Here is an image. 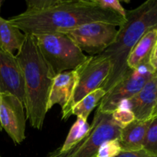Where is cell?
Instances as JSON below:
<instances>
[{
	"label": "cell",
	"mask_w": 157,
	"mask_h": 157,
	"mask_svg": "<svg viewBox=\"0 0 157 157\" xmlns=\"http://www.w3.org/2000/svg\"><path fill=\"white\" fill-rule=\"evenodd\" d=\"M155 117H157V104H156V107H155L154 110H153V114H152V119H153V118H155Z\"/></svg>",
	"instance_id": "cell-24"
},
{
	"label": "cell",
	"mask_w": 157,
	"mask_h": 157,
	"mask_svg": "<svg viewBox=\"0 0 157 157\" xmlns=\"http://www.w3.org/2000/svg\"><path fill=\"white\" fill-rule=\"evenodd\" d=\"M95 2L103 9L115 12L123 18H126L127 10L124 9L119 0H95Z\"/></svg>",
	"instance_id": "cell-21"
},
{
	"label": "cell",
	"mask_w": 157,
	"mask_h": 157,
	"mask_svg": "<svg viewBox=\"0 0 157 157\" xmlns=\"http://www.w3.org/2000/svg\"><path fill=\"white\" fill-rule=\"evenodd\" d=\"M149 63L157 75V41L155 43L154 46L150 52V56H149Z\"/></svg>",
	"instance_id": "cell-23"
},
{
	"label": "cell",
	"mask_w": 157,
	"mask_h": 157,
	"mask_svg": "<svg viewBox=\"0 0 157 157\" xmlns=\"http://www.w3.org/2000/svg\"><path fill=\"white\" fill-rule=\"evenodd\" d=\"M0 93H9L24 104V81L16 56L0 49Z\"/></svg>",
	"instance_id": "cell-10"
},
{
	"label": "cell",
	"mask_w": 157,
	"mask_h": 157,
	"mask_svg": "<svg viewBox=\"0 0 157 157\" xmlns=\"http://www.w3.org/2000/svg\"><path fill=\"white\" fill-rule=\"evenodd\" d=\"M121 127L113 121L111 113L95 110L88 134L68 150L61 152L58 148L45 157H96L98 149L107 140L119 139Z\"/></svg>",
	"instance_id": "cell-6"
},
{
	"label": "cell",
	"mask_w": 157,
	"mask_h": 157,
	"mask_svg": "<svg viewBox=\"0 0 157 157\" xmlns=\"http://www.w3.org/2000/svg\"><path fill=\"white\" fill-rule=\"evenodd\" d=\"M157 41V26L149 29L135 44L127 60L130 70H134L149 61V56Z\"/></svg>",
	"instance_id": "cell-14"
},
{
	"label": "cell",
	"mask_w": 157,
	"mask_h": 157,
	"mask_svg": "<svg viewBox=\"0 0 157 157\" xmlns=\"http://www.w3.org/2000/svg\"><path fill=\"white\" fill-rule=\"evenodd\" d=\"M111 117L115 124L121 129L124 128L136 120L133 112L124 104H121L113 113H111Z\"/></svg>",
	"instance_id": "cell-18"
},
{
	"label": "cell",
	"mask_w": 157,
	"mask_h": 157,
	"mask_svg": "<svg viewBox=\"0 0 157 157\" xmlns=\"http://www.w3.org/2000/svg\"><path fill=\"white\" fill-rule=\"evenodd\" d=\"M90 56L100 55L115 41L118 28L105 23H89L61 32Z\"/></svg>",
	"instance_id": "cell-8"
},
{
	"label": "cell",
	"mask_w": 157,
	"mask_h": 157,
	"mask_svg": "<svg viewBox=\"0 0 157 157\" xmlns=\"http://www.w3.org/2000/svg\"><path fill=\"white\" fill-rule=\"evenodd\" d=\"M25 39V34L0 16V49L8 53L18 52Z\"/></svg>",
	"instance_id": "cell-15"
},
{
	"label": "cell",
	"mask_w": 157,
	"mask_h": 157,
	"mask_svg": "<svg viewBox=\"0 0 157 157\" xmlns=\"http://www.w3.org/2000/svg\"><path fill=\"white\" fill-rule=\"evenodd\" d=\"M90 129V125L87 122V120L83 119L81 117H77V121L71 127L70 131L64 144L58 149L61 152L68 150L69 149L84 139L88 134Z\"/></svg>",
	"instance_id": "cell-17"
},
{
	"label": "cell",
	"mask_w": 157,
	"mask_h": 157,
	"mask_svg": "<svg viewBox=\"0 0 157 157\" xmlns=\"http://www.w3.org/2000/svg\"><path fill=\"white\" fill-rule=\"evenodd\" d=\"M156 75L149 61H146L136 69L127 73L103 98L97 108L102 113H113L122 103L136 95Z\"/></svg>",
	"instance_id": "cell-7"
},
{
	"label": "cell",
	"mask_w": 157,
	"mask_h": 157,
	"mask_svg": "<svg viewBox=\"0 0 157 157\" xmlns=\"http://www.w3.org/2000/svg\"><path fill=\"white\" fill-rule=\"evenodd\" d=\"M105 95V90L101 87L91 92L74 106L71 110V115L87 120L92 110L99 104Z\"/></svg>",
	"instance_id": "cell-16"
},
{
	"label": "cell",
	"mask_w": 157,
	"mask_h": 157,
	"mask_svg": "<svg viewBox=\"0 0 157 157\" xmlns=\"http://www.w3.org/2000/svg\"><path fill=\"white\" fill-rule=\"evenodd\" d=\"M26 9L9 21L32 35L61 32L89 23L121 27L126 21L118 14L103 9L95 0H27Z\"/></svg>",
	"instance_id": "cell-1"
},
{
	"label": "cell",
	"mask_w": 157,
	"mask_h": 157,
	"mask_svg": "<svg viewBox=\"0 0 157 157\" xmlns=\"http://www.w3.org/2000/svg\"><path fill=\"white\" fill-rule=\"evenodd\" d=\"M157 26V0H147L136 9L127 11L126 21L118 28L115 41L100 55L111 62V71L101 86L107 94L131 70L127 65L130 52L143 35Z\"/></svg>",
	"instance_id": "cell-3"
},
{
	"label": "cell",
	"mask_w": 157,
	"mask_h": 157,
	"mask_svg": "<svg viewBox=\"0 0 157 157\" xmlns=\"http://www.w3.org/2000/svg\"><path fill=\"white\" fill-rule=\"evenodd\" d=\"M152 120L145 121L135 120L121 129L118 140L122 151H134L144 148L146 135Z\"/></svg>",
	"instance_id": "cell-13"
},
{
	"label": "cell",
	"mask_w": 157,
	"mask_h": 157,
	"mask_svg": "<svg viewBox=\"0 0 157 157\" xmlns=\"http://www.w3.org/2000/svg\"><path fill=\"white\" fill-rule=\"evenodd\" d=\"M26 121L22 101L9 93H0V124L15 145L25 140Z\"/></svg>",
	"instance_id": "cell-9"
},
{
	"label": "cell",
	"mask_w": 157,
	"mask_h": 157,
	"mask_svg": "<svg viewBox=\"0 0 157 157\" xmlns=\"http://www.w3.org/2000/svg\"><path fill=\"white\" fill-rule=\"evenodd\" d=\"M35 41L55 75L76 69L88 57L61 32L34 35Z\"/></svg>",
	"instance_id": "cell-4"
},
{
	"label": "cell",
	"mask_w": 157,
	"mask_h": 157,
	"mask_svg": "<svg viewBox=\"0 0 157 157\" xmlns=\"http://www.w3.org/2000/svg\"><path fill=\"white\" fill-rule=\"evenodd\" d=\"M144 149L157 156V117L153 118L147 130Z\"/></svg>",
	"instance_id": "cell-20"
},
{
	"label": "cell",
	"mask_w": 157,
	"mask_h": 157,
	"mask_svg": "<svg viewBox=\"0 0 157 157\" xmlns=\"http://www.w3.org/2000/svg\"><path fill=\"white\" fill-rule=\"evenodd\" d=\"M111 62L108 58L98 55L89 56L83 64L75 69L77 81L68 103L62 110V120L67 121L71 116L72 108L81 100L91 92L101 87L111 71Z\"/></svg>",
	"instance_id": "cell-5"
},
{
	"label": "cell",
	"mask_w": 157,
	"mask_h": 157,
	"mask_svg": "<svg viewBox=\"0 0 157 157\" xmlns=\"http://www.w3.org/2000/svg\"><path fill=\"white\" fill-rule=\"evenodd\" d=\"M117 157H157V156L143 148L134 151H122Z\"/></svg>",
	"instance_id": "cell-22"
},
{
	"label": "cell",
	"mask_w": 157,
	"mask_h": 157,
	"mask_svg": "<svg viewBox=\"0 0 157 157\" xmlns=\"http://www.w3.org/2000/svg\"><path fill=\"white\" fill-rule=\"evenodd\" d=\"M122 104L130 108L137 121L152 119L157 104V75L150 80L136 95Z\"/></svg>",
	"instance_id": "cell-11"
},
{
	"label": "cell",
	"mask_w": 157,
	"mask_h": 157,
	"mask_svg": "<svg viewBox=\"0 0 157 157\" xmlns=\"http://www.w3.org/2000/svg\"><path fill=\"white\" fill-rule=\"evenodd\" d=\"M121 152L122 149L118 139L110 140L101 144L96 157H117Z\"/></svg>",
	"instance_id": "cell-19"
},
{
	"label": "cell",
	"mask_w": 157,
	"mask_h": 157,
	"mask_svg": "<svg viewBox=\"0 0 157 157\" xmlns=\"http://www.w3.org/2000/svg\"><path fill=\"white\" fill-rule=\"evenodd\" d=\"M76 81L77 73L75 70L64 71L55 77L48 101V111L56 104L63 108L68 103Z\"/></svg>",
	"instance_id": "cell-12"
},
{
	"label": "cell",
	"mask_w": 157,
	"mask_h": 157,
	"mask_svg": "<svg viewBox=\"0 0 157 157\" xmlns=\"http://www.w3.org/2000/svg\"><path fill=\"white\" fill-rule=\"evenodd\" d=\"M2 2L1 1V0H0V9H1V6H2Z\"/></svg>",
	"instance_id": "cell-25"
},
{
	"label": "cell",
	"mask_w": 157,
	"mask_h": 157,
	"mask_svg": "<svg viewBox=\"0 0 157 157\" xmlns=\"http://www.w3.org/2000/svg\"><path fill=\"white\" fill-rule=\"evenodd\" d=\"M0 157H1V156H0Z\"/></svg>",
	"instance_id": "cell-27"
},
{
	"label": "cell",
	"mask_w": 157,
	"mask_h": 157,
	"mask_svg": "<svg viewBox=\"0 0 157 157\" xmlns=\"http://www.w3.org/2000/svg\"><path fill=\"white\" fill-rule=\"evenodd\" d=\"M2 130V127H1V124H0V132H1Z\"/></svg>",
	"instance_id": "cell-26"
},
{
	"label": "cell",
	"mask_w": 157,
	"mask_h": 157,
	"mask_svg": "<svg viewBox=\"0 0 157 157\" xmlns=\"http://www.w3.org/2000/svg\"><path fill=\"white\" fill-rule=\"evenodd\" d=\"M21 67L25 87L26 119L31 127L42 130L48 111V101L55 75L39 51L34 35L25 39L15 55Z\"/></svg>",
	"instance_id": "cell-2"
}]
</instances>
